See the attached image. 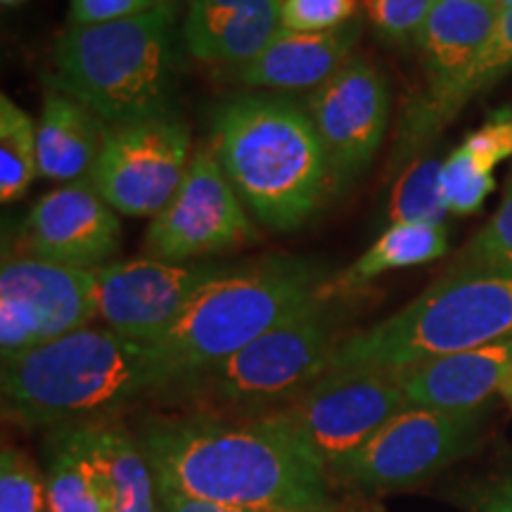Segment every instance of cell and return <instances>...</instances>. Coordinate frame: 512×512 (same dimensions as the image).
I'll return each mask as SVG.
<instances>
[{
	"mask_svg": "<svg viewBox=\"0 0 512 512\" xmlns=\"http://www.w3.org/2000/svg\"><path fill=\"white\" fill-rule=\"evenodd\" d=\"M157 491L228 510H328V470L278 415L152 413L133 427Z\"/></svg>",
	"mask_w": 512,
	"mask_h": 512,
	"instance_id": "6da1fadb",
	"label": "cell"
},
{
	"mask_svg": "<svg viewBox=\"0 0 512 512\" xmlns=\"http://www.w3.org/2000/svg\"><path fill=\"white\" fill-rule=\"evenodd\" d=\"M169 387L152 344L102 325L83 328L3 361V415L22 427H57L121 418Z\"/></svg>",
	"mask_w": 512,
	"mask_h": 512,
	"instance_id": "7a4b0ae2",
	"label": "cell"
},
{
	"mask_svg": "<svg viewBox=\"0 0 512 512\" xmlns=\"http://www.w3.org/2000/svg\"><path fill=\"white\" fill-rule=\"evenodd\" d=\"M211 147L256 223L290 233L332 195L328 157L302 102L271 91L230 95L211 119Z\"/></svg>",
	"mask_w": 512,
	"mask_h": 512,
	"instance_id": "3957f363",
	"label": "cell"
},
{
	"mask_svg": "<svg viewBox=\"0 0 512 512\" xmlns=\"http://www.w3.org/2000/svg\"><path fill=\"white\" fill-rule=\"evenodd\" d=\"M183 34L174 0L117 22L72 27L53 48L50 83L62 88L107 126L176 112ZM185 50V48H183Z\"/></svg>",
	"mask_w": 512,
	"mask_h": 512,
	"instance_id": "277c9868",
	"label": "cell"
},
{
	"mask_svg": "<svg viewBox=\"0 0 512 512\" xmlns=\"http://www.w3.org/2000/svg\"><path fill=\"white\" fill-rule=\"evenodd\" d=\"M330 278L325 264L292 254L226 264L152 344L169 384L238 354L311 302Z\"/></svg>",
	"mask_w": 512,
	"mask_h": 512,
	"instance_id": "5b68a950",
	"label": "cell"
},
{
	"mask_svg": "<svg viewBox=\"0 0 512 512\" xmlns=\"http://www.w3.org/2000/svg\"><path fill=\"white\" fill-rule=\"evenodd\" d=\"M347 297L320 287L302 309L238 354L164 389L162 401L216 418H264L328 373L342 339Z\"/></svg>",
	"mask_w": 512,
	"mask_h": 512,
	"instance_id": "8992f818",
	"label": "cell"
},
{
	"mask_svg": "<svg viewBox=\"0 0 512 512\" xmlns=\"http://www.w3.org/2000/svg\"><path fill=\"white\" fill-rule=\"evenodd\" d=\"M512 337V273L456 266L411 304L370 328L349 332L328 373H396L430 358L460 354Z\"/></svg>",
	"mask_w": 512,
	"mask_h": 512,
	"instance_id": "52a82bcc",
	"label": "cell"
},
{
	"mask_svg": "<svg viewBox=\"0 0 512 512\" xmlns=\"http://www.w3.org/2000/svg\"><path fill=\"white\" fill-rule=\"evenodd\" d=\"M484 420L486 408L441 413L408 406L351 456L332 465L328 477L366 494L411 489L470 456L482 441Z\"/></svg>",
	"mask_w": 512,
	"mask_h": 512,
	"instance_id": "ba28073f",
	"label": "cell"
},
{
	"mask_svg": "<svg viewBox=\"0 0 512 512\" xmlns=\"http://www.w3.org/2000/svg\"><path fill=\"white\" fill-rule=\"evenodd\" d=\"M100 318L98 268L5 256L0 268V358L10 361Z\"/></svg>",
	"mask_w": 512,
	"mask_h": 512,
	"instance_id": "9c48e42d",
	"label": "cell"
},
{
	"mask_svg": "<svg viewBox=\"0 0 512 512\" xmlns=\"http://www.w3.org/2000/svg\"><path fill=\"white\" fill-rule=\"evenodd\" d=\"M498 8L494 3L437 0L418 38L425 91L406 107L396 162L430 143L456 117V98L479 53L494 34Z\"/></svg>",
	"mask_w": 512,
	"mask_h": 512,
	"instance_id": "30bf717a",
	"label": "cell"
},
{
	"mask_svg": "<svg viewBox=\"0 0 512 512\" xmlns=\"http://www.w3.org/2000/svg\"><path fill=\"white\" fill-rule=\"evenodd\" d=\"M190 128L181 114L107 128L88 181L119 216H157L188 174Z\"/></svg>",
	"mask_w": 512,
	"mask_h": 512,
	"instance_id": "8fae6325",
	"label": "cell"
},
{
	"mask_svg": "<svg viewBox=\"0 0 512 512\" xmlns=\"http://www.w3.org/2000/svg\"><path fill=\"white\" fill-rule=\"evenodd\" d=\"M408 406L396 373L339 370L318 377L306 392L271 415L283 418L306 451L330 470Z\"/></svg>",
	"mask_w": 512,
	"mask_h": 512,
	"instance_id": "7c38bea8",
	"label": "cell"
},
{
	"mask_svg": "<svg viewBox=\"0 0 512 512\" xmlns=\"http://www.w3.org/2000/svg\"><path fill=\"white\" fill-rule=\"evenodd\" d=\"M259 242L249 211L223 174L214 147L200 145L171 202L152 216L145 252L162 261H207Z\"/></svg>",
	"mask_w": 512,
	"mask_h": 512,
	"instance_id": "4fadbf2b",
	"label": "cell"
},
{
	"mask_svg": "<svg viewBox=\"0 0 512 512\" xmlns=\"http://www.w3.org/2000/svg\"><path fill=\"white\" fill-rule=\"evenodd\" d=\"M325 157L332 192L349 188L373 164L389 128L392 93L368 57L354 55L304 102Z\"/></svg>",
	"mask_w": 512,
	"mask_h": 512,
	"instance_id": "5bb4252c",
	"label": "cell"
},
{
	"mask_svg": "<svg viewBox=\"0 0 512 512\" xmlns=\"http://www.w3.org/2000/svg\"><path fill=\"white\" fill-rule=\"evenodd\" d=\"M228 261H112L98 268L100 320L136 342L155 344L181 316L192 294Z\"/></svg>",
	"mask_w": 512,
	"mask_h": 512,
	"instance_id": "9a60e30c",
	"label": "cell"
},
{
	"mask_svg": "<svg viewBox=\"0 0 512 512\" xmlns=\"http://www.w3.org/2000/svg\"><path fill=\"white\" fill-rule=\"evenodd\" d=\"M27 252L50 264L102 268L121 245V221L88 178L43 195L24 223Z\"/></svg>",
	"mask_w": 512,
	"mask_h": 512,
	"instance_id": "2e32d148",
	"label": "cell"
},
{
	"mask_svg": "<svg viewBox=\"0 0 512 512\" xmlns=\"http://www.w3.org/2000/svg\"><path fill=\"white\" fill-rule=\"evenodd\" d=\"M361 31L358 17L330 31L280 29L259 55L226 72L242 88H264L271 93L316 91L356 55Z\"/></svg>",
	"mask_w": 512,
	"mask_h": 512,
	"instance_id": "e0dca14e",
	"label": "cell"
},
{
	"mask_svg": "<svg viewBox=\"0 0 512 512\" xmlns=\"http://www.w3.org/2000/svg\"><path fill=\"white\" fill-rule=\"evenodd\" d=\"M510 373L512 337L396 370L411 406L441 413L482 411L503 392Z\"/></svg>",
	"mask_w": 512,
	"mask_h": 512,
	"instance_id": "ac0fdd59",
	"label": "cell"
},
{
	"mask_svg": "<svg viewBox=\"0 0 512 512\" xmlns=\"http://www.w3.org/2000/svg\"><path fill=\"white\" fill-rule=\"evenodd\" d=\"M283 0H188L183 48L204 64L238 67L264 50L280 31Z\"/></svg>",
	"mask_w": 512,
	"mask_h": 512,
	"instance_id": "d6986e66",
	"label": "cell"
},
{
	"mask_svg": "<svg viewBox=\"0 0 512 512\" xmlns=\"http://www.w3.org/2000/svg\"><path fill=\"white\" fill-rule=\"evenodd\" d=\"M107 128L83 102L46 81L36 121L38 178L76 183L91 176Z\"/></svg>",
	"mask_w": 512,
	"mask_h": 512,
	"instance_id": "ffe728a7",
	"label": "cell"
},
{
	"mask_svg": "<svg viewBox=\"0 0 512 512\" xmlns=\"http://www.w3.org/2000/svg\"><path fill=\"white\" fill-rule=\"evenodd\" d=\"M48 512H114L117 496L105 465L95 451L91 425H67L46 437Z\"/></svg>",
	"mask_w": 512,
	"mask_h": 512,
	"instance_id": "44dd1931",
	"label": "cell"
},
{
	"mask_svg": "<svg viewBox=\"0 0 512 512\" xmlns=\"http://www.w3.org/2000/svg\"><path fill=\"white\" fill-rule=\"evenodd\" d=\"M448 252V228L434 223H389V228L363 252L349 268L332 275L325 283V290L351 294L373 283L380 275L430 264Z\"/></svg>",
	"mask_w": 512,
	"mask_h": 512,
	"instance_id": "7402d4cb",
	"label": "cell"
},
{
	"mask_svg": "<svg viewBox=\"0 0 512 512\" xmlns=\"http://www.w3.org/2000/svg\"><path fill=\"white\" fill-rule=\"evenodd\" d=\"M95 451L114 484V512H159V491L136 432L121 418L93 420Z\"/></svg>",
	"mask_w": 512,
	"mask_h": 512,
	"instance_id": "603a6c76",
	"label": "cell"
},
{
	"mask_svg": "<svg viewBox=\"0 0 512 512\" xmlns=\"http://www.w3.org/2000/svg\"><path fill=\"white\" fill-rule=\"evenodd\" d=\"M38 178L36 121L10 95H0V202L19 200Z\"/></svg>",
	"mask_w": 512,
	"mask_h": 512,
	"instance_id": "cb8c5ba5",
	"label": "cell"
},
{
	"mask_svg": "<svg viewBox=\"0 0 512 512\" xmlns=\"http://www.w3.org/2000/svg\"><path fill=\"white\" fill-rule=\"evenodd\" d=\"M448 207L441 190V162L432 157L408 164L389 197L392 223H434L446 221Z\"/></svg>",
	"mask_w": 512,
	"mask_h": 512,
	"instance_id": "d4e9b609",
	"label": "cell"
},
{
	"mask_svg": "<svg viewBox=\"0 0 512 512\" xmlns=\"http://www.w3.org/2000/svg\"><path fill=\"white\" fill-rule=\"evenodd\" d=\"M0 512H48L41 467L22 448L8 444L0 453Z\"/></svg>",
	"mask_w": 512,
	"mask_h": 512,
	"instance_id": "484cf974",
	"label": "cell"
},
{
	"mask_svg": "<svg viewBox=\"0 0 512 512\" xmlns=\"http://www.w3.org/2000/svg\"><path fill=\"white\" fill-rule=\"evenodd\" d=\"M494 188V171L482 169L463 147H456L441 162V190H444L446 207L453 214H475Z\"/></svg>",
	"mask_w": 512,
	"mask_h": 512,
	"instance_id": "4316f807",
	"label": "cell"
},
{
	"mask_svg": "<svg viewBox=\"0 0 512 512\" xmlns=\"http://www.w3.org/2000/svg\"><path fill=\"white\" fill-rule=\"evenodd\" d=\"M456 266L489 268V271L512 273V171L505 183V195L501 207L489 223L479 230L463 252Z\"/></svg>",
	"mask_w": 512,
	"mask_h": 512,
	"instance_id": "83f0119b",
	"label": "cell"
},
{
	"mask_svg": "<svg viewBox=\"0 0 512 512\" xmlns=\"http://www.w3.org/2000/svg\"><path fill=\"white\" fill-rule=\"evenodd\" d=\"M512 72V8L498 12V22L486 46L479 53L475 67L467 74L456 98V110L460 112L479 93L494 88L503 76Z\"/></svg>",
	"mask_w": 512,
	"mask_h": 512,
	"instance_id": "f1b7e54d",
	"label": "cell"
},
{
	"mask_svg": "<svg viewBox=\"0 0 512 512\" xmlns=\"http://www.w3.org/2000/svg\"><path fill=\"white\" fill-rule=\"evenodd\" d=\"M437 0H366L368 17L377 34L392 43H411Z\"/></svg>",
	"mask_w": 512,
	"mask_h": 512,
	"instance_id": "f546056e",
	"label": "cell"
},
{
	"mask_svg": "<svg viewBox=\"0 0 512 512\" xmlns=\"http://www.w3.org/2000/svg\"><path fill=\"white\" fill-rule=\"evenodd\" d=\"M358 0H283L280 29L330 31L356 19Z\"/></svg>",
	"mask_w": 512,
	"mask_h": 512,
	"instance_id": "4dcf8cb0",
	"label": "cell"
},
{
	"mask_svg": "<svg viewBox=\"0 0 512 512\" xmlns=\"http://www.w3.org/2000/svg\"><path fill=\"white\" fill-rule=\"evenodd\" d=\"M486 171L512 157V110H501L460 145Z\"/></svg>",
	"mask_w": 512,
	"mask_h": 512,
	"instance_id": "1f68e13d",
	"label": "cell"
},
{
	"mask_svg": "<svg viewBox=\"0 0 512 512\" xmlns=\"http://www.w3.org/2000/svg\"><path fill=\"white\" fill-rule=\"evenodd\" d=\"M162 0H69V24L93 27V24L117 22L157 8Z\"/></svg>",
	"mask_w": 512,
	"mask_h": 512,
	"instance_id": "d6a6232c",
	"label": "cell"
},
{
	"mask_svg": "<svg viewBox=\"0 0 512 512\" xmlns=\"http://www.w3.org/2000/svg\"><path fill=\"white\" fill-rule=\"evenodd\" d=\"M465 503L470 512H512V470L472 484Z\"/></svg>",
	"mask_w": 512,
	"mask_h": 512,
	"instance_id": "836d02e7",
	"label": "cell"
},
{
	"mask_svg": "<svg viewBox=\"0 0 512 512\" xmlns=\"http://www.w3.org/2000/svg\"><path fill=\"white\" fill-rule=\"evenodd\" d=\"M159 512H339V510H335V508H328V510H228V508H216V505L185 501V498L162 494V491H159Z\"/></svg>",
	"mask_w": 512,
	"mask_h": 512,
	"instance_id": "e575fe53",
	"label": "cell"
},
{
	"mask_svg": "<svg viewBox=\"0 0 512 512\" xmlns=\"http://www.w3.org/2000/svg\"><path fill=\"white\" fill-rule=\"evenodd\" d=\"M505 399H508V403L512 406V373H510V377H508V382H505V387H503V392H501Z\"/></svg>",
	"mask_w": 512,
	"mask_h": 512,
	"instance_id": "d590c367",
	"label": "cell"
},
{
	"mask_svg": "<svg viewBox=\"0 0 512 512\" xmlns=\"http://www.w3.org/2000/svg\"><path fill=\"white\" fill-rule=\"evenodd\" d=\"M496 8H498V12L508 10V8H512V0H496Z\"/></svg>",
	"mask_w": 512,
	"mask_h": 512,
	"instance_id": "8d00e7d4",
	"label": "cell"
},
{
	"mask_svg": "<svg viewBox=\"0 0 512 512\" xmlns=\"http://www.w3.org/2000/svg\"><path fill=\"white\" fill-rule=\"evenodd\" d=\"M0 3H3V8H15V5L24 3V0H0Z\"/></svg>",
	"mask_w": 512,
	"mask_h": 512,
	"instance_id": "74e56055",
	"label": "cell"
},
{
	"mask_svg": "<svg viewBox=\"0 0 512 512\" xmlns=\"http://www.w3.org/2000/svg\"><path fill=\"white\" fill-rule=\"evenodd\" d=\"M470 3H494L496 5V0H470Z\"/></svg>",
	"mask_w": 512,
	"mask_h": 512,
	"instance_id": "f35d334b",
	"label": "cell"
}]
</instances>
